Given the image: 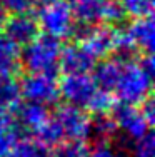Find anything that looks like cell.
<instances>
[{"instance_id":"obj_1","label":"cell","mask_w":155,"mask_h":157,"mask_svg":"<svg viewBox=\"0 0 155 157\" xmlns=\"http://www.w3.org/2000/svg\"><path fill=\"white\" fill-rule=\"evenodd\" d=\"M60 50L62 40L50 37L47 33H39L32 42H28L22 48L20 65H24L27 72L57 75Z\"/></svg>"},{"instance_id":"obj_2","label":"cell","mask_w":155,"mask_h":157,"mask_svg":"<svg viewBox=\"0 0 155 157\" xmlns=\"http://www.w3.org/2000/svg\"><path fill=\"white\" fill-rule=\"evenodd\" d=\"M152 77L153 75H150L138 63V60L124 63L120 77L113 89L115 99L130 105H140L152 94Z\"/></svg>"},{"instance_id":"obj_3","label":"cell","mask_w":155,"mask_h":157,"mask_svg":"<svg viewBox=\"0 0 155 157\" xmlns=\"http://www.w3.org/2000/svg\"><path fill=\"white\" fill-rule=\"evenodd\" d=\"M67 3L73 18L83 24L117 25L127 17L120 0H67Z\"/></svg>"},{"instance_id":"obj_4","label":"cell","mask_w":155,"mask_h":157,"mask_svg":"<svg viewBox=\"0 0 155 157\" xmlns=\"http://www.w3.org/2000/svg\"><path fill=\"white\" fill-rule=\"evenodd\" d=\"M35 18L40 32L55 37L58 40L70 39L73 24H75V18L72 15L67 0H54V2L40 3Z\"/></svg>"},{"instance_id":"obj_5","label":"cell","mask_w":155,"mask_h":157,"mask_svg":"<svg viewBox=\"0 0 155 157\" xmlns=\"http://www.w3.org/2000/svg\"><path fill=\"white\" fill-rule=\"evenodd\" d=\"M20 82V94L22 99L39 102L43 105H55L60 100L57 75L52 74H39L27 72V75L18 78Z\"/></svg>"},{"instance_id":"obj_6","label":"cell","mask_w":155,"mask_h":157,"mask_svg":"<svg viewBox=\"0 0 155 157\" xmlns=\"http://www.w3.org/2000/svg\"><path fill=\"white\" fill-rule=\"evenodd\" d=\"M97 89L92 74H64V77L58 80L60 99L83 110Z\"/></svg>"},{"instance_id":"obj_7","label":"cell","mask_w":155,"mask_h":157,"mask_svg":"<svg viewBox=\"0 0 155 157\" xmlns=\"http://www.w3.org/2000/svg\"><path fill=\"white\" fill-rule=\"evenodd\" d=\"M60 127L65 140H87L90 134V115L75 105H60L50 114Z\"/></svg>"},{"instance_id":"obj_8","label":"cell","mask_w":155,"mask_h":157,"mask_svg":"<svg viewBox=\"0 0 155 157\" xmlns=\"http://www.w3.org/2000/svg\"><path fill=\"white\" fill-rule=\"evenodd\" d=\"M110 115L115 121L117 129L122 130L124 136H127L132 140L142 137L143 134H147L150 130L149 122L143 117L138 105H130V104H124L117 100L113 109L110 110Z\"/></svg>"},{"instance_id":"obj_9","label":"cell","mask_w":155,"mask_h":157,"mask_svg":"<svg viewBox=\"0 0 155 157\" xmlns=\"http://www.w3.org/2000/svg\"><path fill=\"white\" fill-rule=\"evenodd\" d=\"M115 35H117L115 25L95 24L88 29L85 37L82 40H79V44L95 60H100V59H105L112 54L113 45H115Z\"/></svg>"},{"instance_id":"obj_10","label":"cell","mask_w":155,"mask_h":157,"mask_svg":"<svg viewBox=\"0 0 155 157\" xmlns=\"http://www.w3.org/2000/svg\"><path fill=\"white\" fill-rule=\"evenodd\" d=\"M95 63L97 60L79 42H70L65 47L62 45L58 59V70L62 74H90Z\"/></svg>"},{"instance_id":"obj_11","label":"cell","mask_w":155,"mask_h":157,"mask_svg":"<svg viewBox=\"0 0 155 157\" xmlns=\"http://www.w3.org/2000/svg\"><path fill=\"white\" fill-rule=\"evenodd\" d=\"M2 33H5L17 45L24 47L39 35L40 29L34 13H17V15H10L5 20Z\"/></svg>"},{"instance_id":"obj_12","label":"cell","mask_w":155,"mask_h":157,"mask_svg":"<svg viewBox=\"0 0 155 157\" xmlns=\"http://www.w3.org/2000/svg\"><path fill=\"white\" fill-rule=\"evenodd\" d=\"M15 117L24 130H27L30 134H35L47 122V119L50 117V112L47 109V105H43V104L25 100L24 104L20 102L17 105Z\"/></svg>"},{"instance_id":"obj_13","label":"cell","mask_w":155,"mask_h":157,"mask_svg":"<svg viewBox=\"0 0 155 157\" xmlns=\"http://www.w3.org/2000/svg\"><path fill=\"white\" fill-rule=\"evenodd\" d=\"M130 40L135 44L142 54H153V18L152 15L149 17H138L134 18L130 25L125 27Z\"/></svg>"},{"instance_id":"obj_14","label":"cell","mask_w":155,"mask_h":157,"mask_svg":"<svg viewBox=\"0 0 155 157\" xmlns=\"http://www.w3.org/2000/svg\"><path fill=\"white\" fill-rule=\"evenodd\" d=\"M122 65L124 63L117 60L115 57H105L102 59V62L95 63L94 70H92V77H94L97 87L113 92L122 72Z\"/></svg>"},{"instance_id":"obj_15","label":"cell","mask_w":155,"mask_h":157,"mask_svg":"<svg viewBox=\"0 0 155 157\" xmlns=\"http://www.w3.org/2000/svg\"><path fill=\"white\" fill-rule=\"evenodd\" d=\"M22 102L20 82L15 74H0V109L15 110Z\"/></svg>"},{"instance_id":"obj_16","label":"cell","mask_w":155,"mask_h":157,"mask_svg":"<svg viewBox=\"0 0 155 157\" xmlns=\"http://www.w3.org/2000/svg\"><path fill=\"white\" fill-rule=\"evenodd\" d=\"M22 47L10 40L5 33H0V74H17L20 69Z\"/></svg>"},{"instance_id":"obj_17","label":"cell","mask_w":155,"mask_h":157,"mask_svg":"<svg viewBox=\"0 0 155 157\" xmlns=\"http://www.w3.org/2000/svg\"><path fill=\"white\" fill-rule=\"evenodd\" d=\"M117 132H119V129H117V124L110 114H97L90 117L88 137H92L97 144H109L110 140L115 139Z\"/></svg>"},{"instance_id":"obj_18","label":"cell","mask_w":155,"mask_h":157,"mask_svg":"<svg viewBox=\"0 0 155 157\" xmlns=\"http://www.w3.org/2000/svg\"><path fill=\"white\" fill-rule=\"evenodd\" d=\"M117 104L115 95L110 90H103V89H97L95 94L92 95L90 102L87 104L85 110L92 115L97 114H110V110L113 109V105Z\"/></svg>"},{"instance_id":"obj_19","label":"cell","mask_w":155,"mask_h":157,"mask_svg":"<svg viewBox=\"0 0 155 157\" xmlns=\"http://www.w3.org/2000/svg\"><path fill=\"white\" fill-rule=\"evenodd\" d=\"M88 149L85 140H65L57 147L50 149V157H88Z\"/></svg>"},{"instance_id":"obj_20","label":"cell","mask_w":155,"mask_h":157,"mask_svg":"<svg viewBox=\"0 0 155 157\" xmlns=\"http://www.w3.org/2000/svg\"><path fill=\"white\" fill-rule=\"evenodd\" d=\"M10 157H50L49 149H45L37 139H20Z\"/></svg>"},{"instance_id":"obj_21","label":"cell","mask_w":155,"mask_h":157,"mask_svg":"<svg viewBox=\"0 0 155 157\" xmlns=\"http://www.w3.org/2000/svg\"><path fill=\"white\" fill-rule=\"evenodd\" d=\"M22 139V132L15 127V124L0 129V157H10L13 149Z\"/></svg>"},{"instance_id":"obj_22","label":"cell","mask_w":155,"mask_h":157,"mask_svg":"<svg viewBox=\"0 0 155 157\" xmlns=\"http://www.w3.org/2000/svg\"><path fill=\"white\" fill-rule=\"evenodd\" d=\"M125 13L134 18L149 17L153 13V0H120Z\"/></svg>"},{"instance_id":"obj_23","label":"cell","mask_w":155,"mask_h":157,"mask_svg":"<svg viewBox=\"0 0 155 157\" xmlns=\"http://www.w3.org/2000/svg\"><path fill=\"white\" fill-rule=\"evenodd\" d=\"M134 157H155V137L153 132L149 130L142 137L135 139L134 144Z\"/></svg>"},{"instance_id":"obj_24","label":"cell","mask_w":155,"mask_h":157,"mask_svg":"<svg viewBox=\"0 0 155 157\" xmlns=\"http://www.w3.org/2000/svg\"><path fill=\"white\" fill-rule=\"evenodd\" d=\"M2 3L9 15H17V13H34L37 0H2Z\"/></svg>"},{"instance_id":"obj_25","label":"cell","mask_w":155,"mask_h":157,"mask_svg":"<svg viewBox=\"0 0 155 157\" xmlns=\"http://www.w3.org/2000/svg\"><path fill=\"white\" fill-rule=\"evenodd\" d=\"M88 157H125V155L117 152L115 149H112L109 144H97L95 149H92L88 152Z\"/></svg>"},{"instance_id":"obj_26","label":"cell","mask_w":155,"mask_h":157,"mask_svg":"<svg viewBox=\"0 0 155 157\" xmlns=\"http://www.w3.org/2000/svg\"><path fill=\"white\" fill-rule=\"evenodd\" d=\"M140 110H142L143 117L147 119V122H149V125L152 127L153 122H155V102H153V97L152 94H150L149 97H147L145 100H143L142 104H140Z\"/></svg>"},{"instance_id":"obj_27","label":"cell","mask_w":155,"mask_h":157,"mask_svg":"<svg viewBox=\"0 0 155 157\" xmlns=\"http://www.w3.org/2000/svg\"><path fill=\"white\" fill-rule=\"evenodd\" d=\"M13 124H15V117L12 112L0 109V129H5V127H10Z\"/></svg>"},{"instance_id":"obj_28","label":"cell","mask_w":155,"mask_h":157,"mask_svg":"<svg viewBox=\"0 0 155 157\" xmlns=\"http://www.w3.org/2000/svg\"><path fill=\"white\" fill-rule=\"evenodd\" d=\"M9 18V12L5 10V7H3L2 0H0V30H2L3 24H5V20Z\"/></svg>"},{"instance_id":"obj_29","label":"cell","mask_w":155,"mask_h":157,"mask_svg":"<svg viewBox=\"0 0 155 157\" xmlns=\"http://www.w3.org/2000/svg\"><path fill=\"white\" fill-rule=\"evenodd\" d=\"M47 2H54V0H37V3H47Z\"/></svg>"}]
</instances>
